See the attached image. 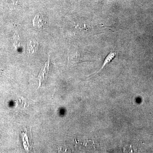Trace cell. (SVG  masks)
I'll use <instances>...</instances> for the list:
<instances>
[{
    "label": "cell",
    "mask_w": 153,
    "mask_h": 153,
    "mask_svg": "<svg viewBox=\"0 0 153 153\" xmlns=\"http://www.w3.org/2000/svg\"><path fill=\"white\" fill-rule=\"evenodd\" d=\"M33 24L34 27L38 28H43L46 25V18L41 13L37 14L33 19Z\"/></svg>",
    "instance_id": "cell-1"
},
{
    "label": "cell",
    "mask_w": 153,
    "mask_h": 153,
    "mask_svg": "<svg viewBox=\"0 0 153 153\" xmlns=\"http://www.w3.org/2000/svg\"><path fill=\"white\" fill-rule=\"evenodd\" d=\"M48 69H49V63L48 62L46 63L44 67H43V69H42L41 70L40 75L38 76V78L40 80V85L39 86H40L41 84L43 83H44L46 81V78L45 77V75H47L48 73L47 72H48Z\"/></svg>",
    "instance_id": "cell-2"
},
{
    "label": "cell",
    "mask_w": 153,
    "mask_h": 153,
    "mask_svg": "<svg viewBox=\"0 0 153 153\" xmlns=\"http://www.w3.org/2000/svg\"><path fill=\"white\" fill-rule=\"evenodd\" d=\"M116 55V53H115V52H111L109 55L107 56L106 57V58H105V60H104V62H103V65H102V66L101 68L100 69V70H99L98 71L96 72V73H94V74H92V75H89L90 76L92 75H94V74H96V73H99V72H100L101 70H102L104 67L105 66V65H106L109 64V63L113 59H114V58L115 57Z\"/></svg>",
    "instance_id": "cell-3"
},
{
    "label": "cell",
    "mask_w": 153,
    "mask_h": 153,
    "mask_svg": "<svg viewBox=\"0 0 153 153\" xmlns=\"http://www.w3.org/2000/svg\"><path fill=\"white\" fill-rule=\"evenodd\" d=\"M38 48V42L35 40L29 41L28 43V48L30 53H34L36 52Z\"/></svg>",
    "instance_id": "cell-4"
}]
</instances>
